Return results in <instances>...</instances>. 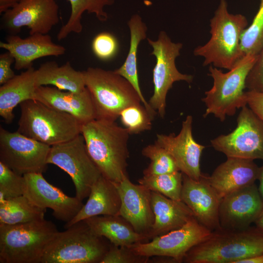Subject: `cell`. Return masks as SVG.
Wrapping results in <instances>:
<instances>
[{"label":"cell","instance_id":"37","mask_svg":"<svg viewBox=\"0 0 263 263\" xmlns=\"http://www.w3.org/2000/svg\"><path fill=\"white\" fill-rule=\"evenodd\" d=\"M150 258L135 253L130 247L110 244L100 263H145Z\"/></svg>","mask_w":263,"mask_h":263},{"label":"cell","instance_id":"31","mask_svg":"<svg viewBox=\"0 0 263 263\" xmlns=\"http://www.w3.org/2000/svg\"><path fill=\"white\" fill-rule=\"evenodd\" d=\"M138 182L151 191L160 193L174 200H181L183 173H171L145 175Z\"/></svg>","mask_w":263,"mask_h":263},{"label":"cell","instance_id":"25","mask_svg":"<svg viewBox=\"0 0 263 263\" xmlns=\"http://www.w3.org/2000/svg\"><path fill=\"white\" fill-rule=\"evenodd\" d=\"M84 221L94 234L116 246L130 247L150 240L147 236L136 232L132 225L119 215L96 216Z\"/></svg>","mask_w":263,"mask_h":263},{"label":"cell","instance_id":"29","mask_svg":"<svg viewBox=\"0 0 263 263\" xmlns=\"http://www.w3.org/2000/svg\"><path fill=\"white\" fill-rule=\"evenodd\" d=\"M71 5V14L67 22L59 29L57 35L58 40H62L72 33L79 34L82 30V16L87 12L94 14L100 21L108 18L105 7L111 6L114 0H68Z\"/></svg>","mask_w":263,"mask_h":263},{"label":"cell","instance_id":"10","mask_svg":"<svg viewBox=\"0 0 263 263\" xmlns=\"http://www.w3.org/2000/svg\"><path fill=\"white\" fill-rule=\"evenodd\" d=\"M153 49L151 55L156 58L153 69V94L149 103L159 116L163 118L166 113V97L168 91L176 81H184L191 83L192 75L180 73L175 65L176 58L180 56L183 44L175 43L164 31H161L157 40L147 38Z\"/></svg>","mask_w":263,"mask_h":263},{"label":"cell","instance_id":"2","mask_svg":"<svg viewBox=\"0 0 263 263\" xmlns=\"http://www.w3.org/2000/svg\"><path fill=\"white\" fill-rule=\"evenodd\" d=\"M247 25L244 16L230 13L226 0H220L210 20L211 37L194 49V55L204 58V66L231 69L244 56L241 41Z\"/></svg>","mask_w":263,"mask_h":263},{"label":"cell","instance_id":"12","mask_svg":"<svg viewBox=\"0 0 263 263\" xmlns=\"http://www.w3.org/2000/svg\"><path fill=\"white\" fill-rule=\"evenodd\" d=\"M213 232L194 217L179 228L130 247L142 256L166 257L172 259L173 263H181L192 247L209 238Z\"/></svg>","mask_w":263,"mask_h":263},{"label":"cell","instance_id":"20","mask_svg":"<svg viewBox=\"0 0 263 263\" xmlns=\"http://www.w3.org/2000/svg\"><path fill=\"white\" fill-rule=\"evenodd\" d=\"M0 47L9 52L15 59L16 70L27 69L33 66L37 59L49 56L63 55L65 48L53 42L48 34L36 33L25 38L10 35L5 42H0Z\"/></svg>","mask_w":263,"mask_h":263},{"label":"cell","instance_id":"41","mask_svg":"<svg viewBox=\"0 0 263 263\" xmlns=\"http://www.w3.org/2000/svg\"><path fill=\"white\" fill-rule=\"evenodd\" d=\"M20 0H0V14H3L15 6Z\"/></svg>","mask_w":263,"mask_h":263},{"label":"cell","instance_id":"30","mask_svg":"<svg viewBox=\"0 0 263 263\" xmlns=\"http://www.w3.org/2000/svg\"><path fill=\"white\" fill-rule=\"evenodd\" d=\"M46 210L34 205L24 195L4 199L0 201V225L42 220Z\"/></svg>","mask_w":263,"mask_h":263},{"label":"cell","instance_id":"11","mask_svg":"<svg viewBox=\"0 0 263 263\" xmlns=\"http://www.w3.org/2000/svg\"><path fill=\"white\" fill-rule=\"evenodd\" d=\"M237 124L229 133L211 140L212 147L227 157L263 160V122L245 105L242 108Z\"/></svg>","mask_w":263,"mask_h":263},{"label":"cell","instance_id":"33","mask_svg":"<svg viewBox=\"0 0 263 263\" xmlns=\"http://www.w3.org/2000/svg\"><path fill=\"white\" fill-rule=\"evenodd\" d=\"M243 53L257 55L263 48V0L251 23L244 31L241 41Z\"/></svg>","mask_w":263,"mask_h":263},{"label":"cell","instance_id":"14","mask_svg":"<svg viewBox=\"0 0 263 263\" xmlns=\"http://www.w3.org/2000/svg\"><path fill=\"white\" fill-rule=\"evenodd\" d=\"M59 21L56 0H20L2 14L1 26L10 35H16L27 27L30 35L48 34Z\"/></svg>","mask_w":263,"mask_h":263},{"label":"cell","instance_id":"23","mask_svg":"<svg viewBox=\"0 0 263 263\" xmlns=\"http://www.w3.org/2000/svg\"><path fill=\"white\" fill-rule=\"evenodd\" d=\"M120 207L116 184L101 175L92 186L87 202L75 217L66 223L64 228L94 216L119 215Z\"/></svg>","mask_w":263,"mask_h":263},{"label":"cell","instance_id":"32","mask_svg":"<svg viewBox=\"0 0 263 263\" xmlns=\"http://www.w3.org/2000/svg\"><path fill=\"white\" fill-rule=\"evenodd\" d=\"M143 156L150 162L143 171V175H155L180 171L172 157L157 143L150 144L142 150Z\"/></svg>","mask_w":263,"mask_h":263},{"label":"cell","instance_id":"22","mask_svg":"<svg viewBox=\"0 0 263 263\" xmlns=\"http://www.w3.org/2000/svg\"><path fill=\"white\" fill-rule=\"evenodd\" d=\"M34 98L73 115L82 124L96 118L93 103L87 88L82 92L75 93L61 90L55 87L41 86L36 88Z\"/></svg>","mask_w":263,"mask_h":263},{"label":"cell","instance_id":"38","mask_svg":"<svg viewBox=\"0 0 263 263\" xmlns=\"http://www.w3.org/2000/svg\"><path fill=\"white\" fill-rule=\"evenodd\" d=\"M249 91L263 92V48L257 55L256 60L246 80Z\"/></svg>","mask_w":263,"mask_h":263},{"label":"cell","instance_id":"16","mask_svg":"<svg viewBox=\"0 0 263 263\" xmlns=\"http://www.w3.org/2000/svg\"><path fill=\"white\" fill-rule=\"evenodd\" d=\"M262 198L255 183L234 191L222 198L219 208L221 229L242 230L248 228L259 216Z\"/></svg>","mask_w":263,"mask_h":263},{"label":"cell","instance_id":"8","mask_svg":"<svg viewBox=\"0 0 263 263\" xmlns=\"http://www.w3.org/2000/svg\"><path fill=\"white\" fill-rule=\"evenodd\" d=\"M94 234L84 220L58 232L48 245L41 263H100L110 243Z\"/></svg>","mask_w":263,"mask_h":263},{"label":"cell","instance_id":"5","mask_svg":"<svg viewBox=\"0 0 263 263\" xmlns=\"http://www.w3.org/2000/svg\"><path fill=\"white\" fill-rule=\"evenodd\" d=\"M58 232L55 224L45 219L0 225V263H41Z\"/></svg>","mask_w":263,"mask_h":263},{"label":"cell","instance_id":"18","mask_svg":"<svg viewBox=\"0 0 263 263\" xmlns=\"http://www.w3.org/2000/svg\"><path fill=\"white\" fill-rule=\"evenodd\" d=\"M222 198L211 186L207 176L199 180L183 173L181 200L191 209L196 220L212 231L221 229L219 208Z\"/></svg>","mask_w":263,"mask_h":263},{"label":"cell","instance_id":"35","mask_svg":"<svg viewBox=\"0 0 263 263\" xmlns=\"http://www.w3.org/2000/svg\"><path fill=\"white\" fill-rule=\"evenodd\" d=\"M24 178L0 162V201L23 194Z\"/></svg>","mask_w":263,"mask_h":263},{"label":"cell","instance_id":"34","mask_svg":"<svg viewBox=\"0 0 263 263\" xmlns=\"http://www.w3.org/2000/svg\"><path fill=\"white\" fill-rule=\"evenodd\" d=\"M119 116L125 128L130 134L150 130L153 120L144 106L141 104L125 108Z\"/></svg>","mask_w":263,"mask_h":263},{"label":"cell","instance_id":"13","mask_svg":"<svg viewBox=\"0 0 263 263\" xmlns=\"http://www.w3.org/2000/svg\"><path fill=\"white\" fill-rule=\"evenodd\" d=\"M51 147L0 128V162L19 175L44 172Z\"/></svg>","mask_w":263,"mask_h":263},{"label":"cell","instance_id":"36","mask_svg":"<svg viewBox=\"0 0 263 263\" xmlns=\"http://www.w3.org/2000/svg\"><path fill=\"white\" fill-rule=\"evenodd\" d=\"M92 49L94 55L102 60L113 58L119 50V43L116 37L109 32L97 34L93 39Z\"/></svg>","mask_w":263,"mask_h":263},{"label":"cell","instance_id":"28","mask_svg":"<svg viewBox=\"0 0 263 263\" xmlns=\"http://www.w3.org/2000/svg\"><path fill=\"white\" fill-rule=\"evenodd\" d=\"M37 87L53 85L59 90L79 93L86 88L83 71L75 70L69 61L59 66L51 61L40 65L35 71Z\"/></svg>","mask_w":263,"mask_h":263},{"label":"cell","instance_id":"26","mask_svg":"<svg viewBox=\"0 0 263 263\" xmlns=\"http://www.w3.org/2000/svg\"><path fill=\"white\" fill-rule=\"evenodd\" d=\"M35 71L31 66L1 85L0 115L6 124L12 122L15 117L13 111L18 105L29 99H34L37 88Z\"/></svg>","mask_w":263,"mask_h":263},{"label":"cell","instance_id":"15","mask_svg":"<svg viewBox=\"0 0 263 263\" xmlns=\"http://www.w3.org/2000/svg\"><path fill=\"white\" fill-rule=\"evenodd\" d=\"M23 194L35 206L53 210L56 219L69 222L77 214L83 206L82 201L70 197L60 189L51 185L43 177L41 173L24 174Z\"/></svg>","mask_w":263,"mask_h":263},{"label":"cell","instance_id":"1","mask_svg":"<svg viewBox=\"0 0 263 263\" xmlns=\"http://www.w3.org/2000/svg\"><path fill=\"white\" fill-rule=\"evenodd\" d=\"M88 152L101 175L115 184L128 176L130 134L115 121L95 119L81 127Z\"/></svg>","mask_w":263,"mask_h":263},{"label":"cell","instance_id":"42","mask_svg":"<svg viewBox=\"0 0 263 263\" xmlns=\"http://www.w3.org/2000/svg\"><path fill=\"white\" fill-rule=\"evenodd\" d=\"M238 263H263V253L242 260Z\"/></svg>","mask_w":263,"mask_h":263},{"label":"cell","instance_id":"44","mask_svg":"<svg viewBox=\"0 0 263 263\" xmlns=\"http://www.w3.org/2000/svg\"><path fill=\"white\" fill-rule=\"evenodd\" d=\"M258 180L259 181L258 189L262 198L263 199V165L260 167Z\"/></svg>","mask_w":263,"mask_h":263},{"label":"cell","instance_id":"7","mask_svg":"<svg viewBox=\"0 0 263 263\" xmlns=\"http://www.w3.org/2000/svg\"><path fill=\"white\" fill-rule=\"evenodd\" d=\"M83 72L95 119L115 121L124 109L142 103L130 83L114 71L89 67Z\"/></svg>","mask_w":263,"mask_h":263},{"label":"cell","instance_id":"43","mask_svg":"<svg viewBox=\"0 0 263 263\" xmlns=\"http://www.w3.org/2000/svg\"><path fill=\"white\" fill-rule=\"evenodd\" d=\"M254 223L257 229L263 233V207L259 216Z\"/></svg>","mask_w":263,"mask_h":263},{"label":"cell","instance_id":"40","mask_svg":"<svg viewBox=\"0 0 263 263\" xmlns=\"http://www.w3.org/2000/svg\"><path fill=\"white\" fill-rule=\"evenodd\" d=\"M15 63L13 56L8 51L0 55V84L1 85L13 78L16 75L11 68Z\"/></svg>","mask_w":263,"mask_h":263},{"label":"cell","instance_id":"6","mask_svg":"<svg viewBox=\"0 0 263 263\" xmlns=\"http://www.w3.org/2000/svg\"><path fill=\"white\" fill-rule=\"evenodd\" d=\"M257 57V55L245 56L226 73L209 66V75L213 83L202 99L206 106L204 117L213 114L222 122L227 116L234 115L237 109L247 105L244 91L246 80Z\"/></svg>","mask_w":263,"mask_h":263},{"label":"cell","instance_id":"24","mask_svg":"<svg viewBox=\"0 0 263 263\" xmlns=\"http://www.w3.org/2000/svg\"><path fill=\"white\" fill-rule=\"evenodd\" d=\"M154 222L148 234L150 240L181 227L194 217L191 209L182 201L171 199L151 191Z\"/></svg>","mask_w":263,"mask_h":263},{"label":"cell","instance_id":"19","mask_svg":"<svg viewBox=\"0 0 263 263\" xmlns=\"http://www.w3.org/2000/svg\"><path fill=\"white\" fill-rule=\"evenodd\" d=\"M116 185L121 199L119 215L127 220L136 232L148 237L154 222L151 191L141 184L132 183L128 176Z\"/></svg>","mask_w":263,"mask_h":263},{"label":"cell","instance_id":"9","mask_svg":"<svg viewBox=\"0 0 263 263\" xmlns=\"http://www.w3.org/2000/svg\"><path fill=\"white\" fill-rule=\"evenodd\" d=\"M47 162L59 167L71 177L75 196L82 201L88 197L92 186L102 175L88 152L81 133L51 146Z\"/></svg>","mask_w":263,"mask_h":263},{"label":"cell","instance_id":"21","mask_svg":"<svg viewBox=\"0 0 263 263\" xmlns=\"http://www.w3.org/2000/svg\"><path fill=\"white\" fill-rule=\"evenodd\" d=\"M259 167L253 160L227 157L219 165L207 180L222 198L227 194L258 180Z\"/></svg>","mask_w":263,"mask_h":263},{"label":"cell","instance_id":"27","mask_svg":"<svg viewBox=\"0 0 263 263\" xmlns=\"http://www.w3.org/2000/svg\"><path fill=\"white\" fill-rule=\"evenodd\" d=\"M130 32V43L128 54L123 64L114 72L127 79L138 93L142 103L152 118L157 114L145 99L139 85L137 53L140 42L147 38V27L140 16L133 15L128 22Z\"/></svg>","mask_w":263,"mask_h":263},{"label":"cell","instance_id":"39","mask_svg":"<svg viewBox=\"0 0 263 263\" xmlns=\"http://www.w3.org/2000/svg\"><path fill=\"white\" fill-rule=\"evenodd\" d=\"M246 105L263 122V92L249 91L245 92Z\"/></svg>","mask_w":263,"mask_h":263},{"label":"cell","instance_id":"17","mask_svg":"<svg viewBox=\"0 0 263 263\" xmlns=\"http://www.w3.org/2000/svg\"><path fill=\"white\" fill-rule=\"evenodd\" d=\"M192 121V116L188 115L177 135L157 134L155 143L172 157L181 172L199 180L203 175L200 169V158L205 147L196 142L193 137Z\"/></svg>","mask_w":263,"mask_h":263},{"label":"cell","instance_id":"4","mask_svg":"<svg viewBox=\"0 0 263 263\" xmlns=\"http://www.w3.org/2000/svg\"><path fill=\"white\" fill-rule=\"evenodd\" d=\"M17 131L50 146L69 141L81 133L82 124L75 117L35 99L19 104Z\"/></svg>","mask_w":263,"mask_h":263},{"label":"cell","instance_id":"3","mask_svg":"<svg viewBox=\"0 0 263 263\" xmlns=\"http://www.w3.org/2000/svg\"><path fill=\"white\" fill-rule=\"evenodd\" d=\"M263 253V233L256 227L242 230L221 229L192 247L184 261L188 263H238Z\"/></svg>","mask_w":263,"mask_h":263}]
</instances>
